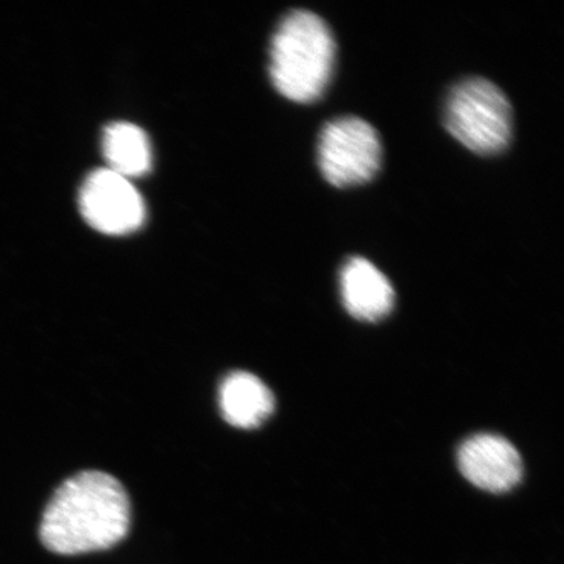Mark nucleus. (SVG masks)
Listing matches in <instances>:
<instances>
[{
	"mask_svg": "<svg viewBox=\"0 0 564 564\" xmlns=\"http://www.w3.org/2000/svg\"><path fill=\"white\" fill-rule=\"evenodd\" d=\"M102 151L108 169L124 178H137L151 171L150 140L140 127L129 122H116L106 127Z\"/></svg>",
	"mask_w": 564,
	"mask_h": 564,
	"instance_id": "1a4fd4ad",
	"label": "nucleus"
},
{
	"mask_svg": "<svg viewBox=\"0 0 564 564\" xmlns=\"http://www.w3.org/2000/svg\"><path fill=\"white\" fill-rule=\"evenodd\" d=\"M335 61L336 42L326 21L306 10L288 13L272 40L274 88L295 102L319 100L333 77Z\"/></svg>",
	"mask_w": 564,
	"mask_h": 564,
	"instance_id": "f03ea898",
	"label": "nucleus"
},
{
	"mask_svg": "<svg viewBox=\"0 0 564 564\" xmlns=\"http://www.w3.org/2000/svg\"><path fill=\"white\" fill-rule=\"evenodd\" d=\"M457 463L470 484L490 492L510 491L523 477V462L518 449L499 435L471 436L458 449Z\"/></svg>",
	"mask_w": 564,
	"mask_h": 564,
	"instance_id": "423d86ee",
	"label": "nucleus"
},
{
	"mask_svg": "<svg viewBox=\"0 0 564 564\" xmlns=\"http://www.w3.org/2000/svg\"><path fill=\"white\" fill-rule=\"evenodd\" d=\"M130 525L131 505L122 484L87 470L56 489L42 517L40 539L59 555L102 552L124 540Z\"/></svg>",
	"mask_w": 564,
	"mask_h": 564,
	"instance_id": "f257e3e1",
	"label": "nucleus"
},
{
	"mask_svg": "<svg viewBox=\"0 0 564 564\" xmlns=\"http://www.w3.org/2000/svg\"><path fill=\"white\" fill-rule=\"evenodd\" d=\"M223 417L238 429H256L270 419L274 398L270 388L246 371L230 372L220 387Z\"/></svg>",
	"mask_w": 564,
	"mask_h": 564,
	"instance_id": "6e6552de",
	"label": "nucleus"
},
{
	"mask_svg": "<svg viewBox=\"0 0 564 564\" xmlns=\"http://www.w3.org/2000/svg\"><path fill=\"white\" fill-rule=\"evenodd\" d=\"M444 124L468 150L484 156L500 153L512 137L509 98L496 84L469 77L451 89L444 106Z\"/></svg>",
	"mask_w": 564,
	"mask_h": 564,
	"instance_id": "7ed1b4c3",
	"label": "nucleus"
},
{
	"mask_svg": "<svg viewBox=\"0 0 564 564\" xmlns=\"http://www.w3.org/2000/svg\"><path fill=\"white\" fill-rule=\"evenodd\" d=\"M345 308L359 321L383 319L394 305V291L390 280L369 260L350 258L340 273Z\"/></svg>",
	"mask_w": 564,
	"mask_h": 564,
	"instance_id": "0eeeda50",
	"label": "nucleus"
},
{
	"mask_svg": "<svg viewBox=\"0 0 564 564\" xmlns=\"http://www.w3.org/2000/svg\"><path fill=\"white\" fill-rule=\"evenodd\" d=\"M317 162L336 187L364 185L382 164V143L373 127L358 117H340L323 127Z\"/></svg>",
	"mask_w": 564,
	"mask_h": 564,
	"instance_id": "20e7f679",
	"label": "nucleus"
},
{
	"mask_svg": "<svg viewBox=\"0 0 564 564\" xmlns=\"http://www.w3.org/2000/svg\"><path fill=\"white\" fill-rule=\"evenodd\" d=\"M79 207L91 228L108 236H124L145 220V204L130 180L108 167L91 172L84 181Z\"/></svg>",
	"mask_w": 564,
	"mask_h": 564,
	"instance_id": "39448f33",
	"label": "nucleus"
}]
</instances>
